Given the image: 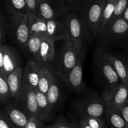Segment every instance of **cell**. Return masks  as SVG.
Segmentation results:
<instances>
[{
	"mask_svg": "<svg viewBox=\"0 0 128 128\" xmlns=\"http://www.w3.org/2000/svg\"><path fill=\"white\" fill-rule=\"evenodd\" d=\"M9 24L6 16L0 12V45L4 44L9 30Z\"/></svg>",
	"mask_w": 128,
	"mask_h": 128,
	"instance_id": "cell-29",
	"label": "cell"
},
{
	"mask_svg": "<svg viewBox=\"0 0 128 128\" xmlns=\"http://www.w3.org/2000/svg\"><path fill=\"white\" fill-rule=\"evenodd\" d=\"M74 107L82 117L101 118L104 115L107 106L101 98L92 96L78 100Z\"/></svg>",
	"mask_w": 128,
	"mask_h": 128,
	"instance_id": "cell-7",
	"label": "cell"
},
{
	"mask_svg": "<svg viewBox=\"0 0 128 128\" xmlns=\"http://www.w3.org/2000/svg\"><path fill=\"white\" fill-rule=\"evenodd\" d=\"M56 42L53 39L44 34L40 50V62L46 66H51L56 54Z\"/></svg>",
	"mask_w": 128,
	"mask_h": 128,
	"instance_id": "cell-13",
	"label": "cell"
},
{
	"mask_svg": "<svg viewBox=\"0 0 128 128\" xmlns=\"http://www.w3.org/2000/svg\"><path fill=\"white\" fill-rule=\"evenodd\" d=\"M54 76V74L51 66H46L41 62L38 90H39L42 93L46 94Z\"/></svg>",
	"mask_w": 128,
	"mask_h": 128,
	"instance_id": "cell-20",
	"label": "cell"
},
{
	"mask_svg": "<svg viewBox=\"0 0 128 128\" xmlns=\"http://www.w3.org/2000/svg\"><path fill=\"white\" fill-rule=\"evenodd\" d=\"M128 35V22L120 17L107 25L98 38L101 43L106 46L120 41Z\"/></svg>",
	"mask_w": 128,
	"mask_h": 128,
	"instance_id": "cell-8",
	"label": "cell"
},
{
	"mask_svg": "<svg viewBox=\"0 0 128 128\" xmlns=\"http://www.w3.org/2000/svg\"><path fill=\"white\" fill-rule=\"evenodd\" d=\"M79 128H91L87 124V122L83 120V119H81V121L80 122V124H79Z\"/></svg>",
	"mask_w": 128,
	"mask_h": 128,
	"instance_id": "cell-38",
	"label": "cell"
},
{
	"mask_svg": "<svg viewBox=\"0 0 128 128\" xmlns=\"http://www.w3.org/2000/svg\"><path fill=\"white\" fill-rule=\"evenodd\" d=\"M101 98L107 106H120L128 100V85L120 82L115 86L104 88Z\"/></svg>",
	"mask_w": 128,
	"mask_h": 128,
	"instance_id": "cell-10",
	"label": "cell"
},
{
	"mask_svg": "<svg viewBox=\"0 0 128 128\" xmlns=\"http://www.w3.org/2000/svg\"><path fill=\"white\" fill-rule=\"evenodd\" d=\"M54 128H79V125L75 122H68L62 116H60L54 124Z\"/></svg>",
	"mask_w": 128,
	"mask_h": 128,
	"instance_id": "cell-31",
	"label": "cell"
},
{
	"mask_svg": "<svg viewBox=\"0 0 128 128\" xmlns=\"http://www.w3.org/2000/svg\"><path fill=\"white\" fill-rule=\"evenodd\" d=\"M0 128H18L5 111H0Z\"/></svg>",
	"mask_w": 128,
	"mask_h": 128,
	"instance_id": "cell-32",
	"label": "cell"
},
{
	"mask_svg": "<svg viewBox=\"0 0 128 128\" xmlns=\"http://www.w3.org/2000/svg\"><path fill=\"white\" fill-rule=\"evenodd\" d=\"M28 24L30 34H46V20L37 14H28Z\"/></svg>",
	"mask_w": 128,
	"mask_h": 128,
	"instance_id": "cell-21",
	"label": "cell"
},
{
	"mask_svg": "<svg viewBox=\"0 0 128 128\" xmlns=\"http://www.w3.org/2000/svg\"><path fill=\"white\" fill-rule=\"evenodd\" d=\"M115 108L120 112V114L122 116L124 121H126L128 126V100L126 102H124L122 104L118 106H116Z\"/></svg>",
	"mask_w": 128,
	"mask_h": 128,
	"instance_id": "cell-36",
	"label": "cell"
},
{
	"mask_svg": "<svg viewBox=\"0 0 128 128\" xmlns=\"http://www.w3.org/2000/svg\"><path fill=\"white\" fill-rule=\"evenodd\" d=\"M36 90L22 80L21 90L15 101L29 117L39 119Z\"/></svg>",
	"mask_w": 128,
	"mask_h": 128,
	"instance_id": "cell-6",
	"label": "cell"
},
{
	"mask_svg": "<svg viewBox=\"0 0 128 128\" xmlns=\"http://www.w3.org/2000/svg\"><path fill=\"white\" fill-rule=\"evenodd\" d=\"M93 61L95 77L99 84L104 88L121 82L112 65L104 54L101 44L94 52Z\"/></svg>",
	"mask_w": 128,
	"mask_h": 128,
	"instance_id": "cell-3",
	"label": "cell"
},
{
	"mask_svg": "<svg viewBox=\"0 0 128 128\" xmlns=\"http://www.w3.org/2000/svg\"><path fill=\"white\" fill-rule=\"evenodd\" d=\"M106 0H84L78 14L91 34L100 35V24Z\"/></svg>",
	"mask_w": 128,
	"mask_h": 128,
	"instance_id": "cell-4",
	"label": "cell"
},
{
	"mask_svg": "<svg viewBox=\"0 0 128 128\" xmlns=\"http://www.w3.org/2000/svg\"><path fill=\"white\" fill-rule=\"evenodd\" d=\"M71 12L65 0H40L38 14L46 20H57Z\"/></svg>",
	"mask_w": 128,
	"mask_h": 128,
	"instance_id": "cell-9",
	"label": "cell"
},
{
	"mask_svg": "<svg viewBox=\"0 0 128 128\" xmlns=\"http://www.w3.org/2000/svg\"><path fill=\"white\" fill-rule=\"evenodd\" d=\"M4 44H2L0 45V72H1V73L2 74H3V72H2V66H3V45Z\"/></svg>",
	"mask_w": 128,
	"mask_h": 128,
	"instance_id": "cell-37",
	"label": "cell"
},
{
	"mask_svg": "<svg viewBox=\"0 0 128 128\" xmlns=\"http://www.w3.org/2000/svg\"><path fill=\"white\" fill-rule=\"evenodd\" d=\"M84 0H65L71 12L78 13Z\"/></svg>",
	"mask_w": 128,
	"mask_h": 128,
	"instance_id": "cell-34",
	"label": "cell"
},
{
	"mask_svg": "<svg viewBox=\"0 0 128 128\" xmlns=\"http://www.w3.org/2000/svg\"><path fill=\"white\" fill-rule=\"evenodd\" d=\"M5 111L18 128H24L30 118L16 103L6 104Z\"/></svg>",
	"mask_w": 128,
	"mask_h": 128,
	"instance_id": "cell-16",
	"label": "cell"
},
{
	"mask_svg": "<svg viewBox=\"0 0 128 128\" xmlns=\"http://www.w3.org/2000/svg\"><path fill=\"white\" fill-rule=\"evenodd\" d=\"M104 115L112 128H128L126 121L115 107L107 106Z\"/></svg>",
	"mask_w": 128,
	"mask_h": 128,
	"instance_id": "cell-22",
	"label": "cell"
},
{
	"mask_svg": "<svg viewBox=\"0 0 128 128\" xmlns=\"http://www.w3.org/2000/svg\"><path fill=\"white\" fill-rule=\"evenodd\" d=\"M121 18H122V19H124L125 21H126L128 22V5L127 7H126V10H125L124 11L122 16H121Z\"/></svg>",
	"mask_w": 128,
	"mask_h": 128,
	"instance_id": "cell-39",
	"label": "cell"
},
{
	"mask_svg": "<svg viewBox=\"0 0 128 128\" xmlns=\"http://www.w3.org/2000/svg\"><path fill=\"white\" fill-rule=\"evenodd\" d=\"M64 43L60 51L55 54L51 64L54 73L56 74L61 80H63L76 65L81 54L78 52L67 37L62 40Z\"/></svg>",
	"mask_w": 128,
	"mask_h": 128,
	"instance_id": "cell-2",
	"label": "cell"
},
{
	"mask_svg": "<svg viewBox=\"0 0 128 128\" xmlns=\"http://www.w3.org/2000/svg\"><path fill=\"white\" fill-rule=\"evenodd\" d=\"M50 105L54 110L58 106L61 97V88L57 78L54 76L51 85L46 94Z\"/></svg>",
	"mask_w": 128,
	"mask_h": 128,
	"instance_id": "cell-25",
	"label": "cell"
},
{
	"mask_svg": "<svg viewBox=\"0 0 128 128\" xmlns=\"http://www.w3.org/2000/svg\"><path fill=\"white\" fill-rule=\"evenodd\" d=\"M116 2H117V0H106L102 14H101V20H100V35L102 32L106 25L111 19L114 12Z\"/></svg>",
	"mask_w": 128,
	"mask_h": 128,
	"instance_id": "cell-26",
	"label": "cell"
},
{
	"mask_svg": "<svg viewBox=\"0 0 128 128\" xmlns=\"http://www.w3.org/2000/svg\"><path fill=\"white\" fill-rule=\"evenodd\" d=\"M36 100L38 108L39 120L42 122H48L52 119L54 110L50 105L46 94L36 90Z\"/></svg>",
	"mask_w": 128,
	"mask_h": 128,
	"instance_id": "cell-19",
	"label": "cell"
},
{
	"mask_svg": "<svg viewBox=\"0 0 128 128\" xmlns=\"http://www.w3.org/2000/svg\"><path fill=\"white\" fill-rule=\"evenodd\" d=\"M43 128H54V126H53V124L50 125V126H47V127H44Z\"/></svg>",
	"mask_w": 128,
	"mask_h": 128,
	"instance_id": "cell-40",
	"label": "cell"
},
{
	"mask_svg": "<svg viewBox=\"0 0 128 128\" xmlns=\"http://www.w3.org/2000/svg\"><path fill=\"white\" fill-rule=\"evenodd\" d=\"M11 99L6 76L0 72V102L7 104Z\"/></svg>",
	"mask_w": 128,
	"mask_h": 128,
	"instance_id": "cell-27",
	"label": "cell"
},
{
	"mask_svg": "<svg viewBox=\"0 0 128 128\" xmlns=\"http://www.w3.org/2000/svg\"><path fill=\"white\" fill-rule=\"evenodd\" d=\"M10 16L18 14H28L24 0H1Z\"/></svg>",
	"mask_w": 128,
	"mask_h": 128,
	"instance_id": "cell-24",
	"label": "cell"
},
{
	"mask_svg": "<svg viewBox=\"0 0 128 128\" xmlns=\"http://www.w3.org/2000/svg\"><path fill=\"white\" fill-rule=\"evenodd\" d=\"M28 14H38L40 0H24Z\"/></svg>",
	"mask_w": 128,
	"mask_h": 128,
	"instance_id": "cell-33",
	"label": "cell"
},
{
	"mask_svg": "<svg viewBox=\"0 0 128 128\" xmlns=\"http://www.w3.org/2000/svg\"><path fill=\"white\" fill-rule=\"evenodd\" d=\"M42 122L39 119L35 118H30L28 121L24 128H43Z\"/></svg>",
	"mask_w": 128,
	"mask_h": 128,
	"instance_id": "cell-35",
	"label": "cell"
},
{
	"mask_svg": "<svg viewBox=\"0 0 128 128\" xmlns=\"http://www.w3.org/2000/svg\"><path fill=\"white\" fill-rule=\"evenodd\" d=\"M28 14L10 16L8 30L14 42L24 50H26V44L31 36L28 24Z\"/></svg>",
	"mask_w": 128,
	"mask_h": 128,
	"instance_id": "cell-5",
	"label": "cell"
},
{
	"mask_svg": "<svg viewBox=\"0 0 128 128\" xmlns=\"http://www.w3.org/2000/svg\"><path fill=\"white\" fill-rule=\"evenodd\" d=\"M91 128H106V124L102 118L82 117Z\"/></svg>",
	"mask_w": 128,
	"mask_h": 128,
	"instance_id": "cell-30",
	"label": "cell"
},
{
	"mask_svg": "<svg viewBox=\"0 0 128 128\" xmlns=\"http://www.w3.org/2000/svg\"><path fill=\"white\" fill-rule=\"evenodd\" d=\"M20 66V57L16 50L11 46L3 45V66L2 72L6 76Z\"/></svg>",
	"mask_w": 128,
	"mask_h": 128,
	"instance_id": "cell-15",
	"label": "cell"
},
{
	"mask_svg": "<svg viewBox=\"0 0 128 128\" xmlns=\"http://www.w3.org/2000/svg\"><path fill=\"white\" fill-rule=\"evenodd\" d=\"M41 62L30 60L22 70V80L30 86L38 90Z\"/></svg>",
	"mask_w": 128,
	"mask_h": 128,
	"instance_id": "cell-12",
	"label": "cell"
},
{
	"mask_svg": "<svg viewBox=\"0 0 128 128\" xmlns=\"http://www.w3.org/2000/svg\"><path fill=\"white\" fill-rule=\"evenodd\" d=\"M101 45H102L104 54L112 65V68L117 73L121 82L126 84L128 76V64L120 58L110 53L106 50V46H104L102 44Z\"/></svg>",
	"mask_w": 128,
	"mask_h": 128,
	"instance_id": "cell-14",
	"label": "cell"
},
{
	"mask_svg": "<svg viewBox=\"0 0 128 128\" xmlns=\"http://www.w3.org/2000/svg\"><path fill=\"white\" fill-rule=\"evenodd\" d=\"M43 36V34H32L26 44V50L30 52L32 59L37 62H40V50Z\"/></svg>",
	"mask_w": 128,
	"mask_h": 128,
	"instance_id": "cell-23",
	"label": "cell"
},
{
	"mask_svg": "<svg viewBox=\"0 0 128 128\" xmlns=\"http://www.w3.org/2000/svg\"><path fill=\"white\" fill-rule=\"evenodd\" d=\"M85 53L80 55L77 63L62 80L69 88L76 92H80L83 90V61Z\"/></svg>",
	"mask_w": 128,
	"mask_h": 128,
	"instance_id": "cell-11",
	"label": "cell"
},
{
	"mask_svg": "<svg viewBox=\"0 0 128 128\" xmlns=\"http://www.w3.org/2000/svg\"><path fill=\"white\" fill-rule=\"evenodd\" d=\"M11 98L16 100L20 94L22 84V69L20 66L16 67L6 76Z\"/></svg>",
	"mask_w": 128,
	"mask_h": 128,
	"instance_id": "cell-17",
	"label": "cell"
},
{
	"mask_svg": "<svg viewBox=\"0 0 128 128\" xmlns=\"http://www.w3.org/2000/svg\"><path fill=\"white\" fill-rule=\"evenodd\" d=\"M60 20L64 24L68 38L78 52L80 54L86 52V42L90 40L91 32L82 21L78 13L70 12Z\"/></svg>",
	"mask_w": 128,
	"mask_h": 128,
	"instance_id": "cell-1",
	"label": "cell"
},
{
	"mask_svg": "<svg viewBox=\"0 0 128 128\" xmlns=\"http://www.w3.org/2000/svg\"><path fill=\"white\" fill-rule=\"evenodd\" d=\"M126 84L128 85V78H127V81H126Z\"/></svg>",
	"mask_w": 128,
	"mask_h": 128,
	"instance_id": "cell-41",
	"label": "cell"
},
{
	"mask_svg": "<svg viewBox=\"0 0 128 128\" xmlns=\"http://www.w3.org/2000/svg\"><path fill=\"white\" fill-rule=\"evenodd\" d=\"M45 35L56 41H62L67 37L66 28L61 20H46V31Z\"/></svg>",
	"mask_w": 128,
	"mask_h": 128,
	"instance_id": "cell-18",
	"label": "cell"
},
{
	"mask_svg": "<svg viewBox=\"0 0 128 128\" xmlns=\"http://www.w3.org/2000/svg\"><path fill=\"white\" fill-rule=\"evenodd\" d=\"M128 5V0H117V2H116V5H115L114 10V12L112 13V16H111L109 22L107 23V24L106 25V26L111 24V22H112L116 20H117L118 18L121 17L122 14H123L124 10H126Z\"/></svg>",
	"mask_w": 128,
	"mask_h": 128,
	"instance_id": "cell-28",
	"label": "cell"
}]
</instances>
